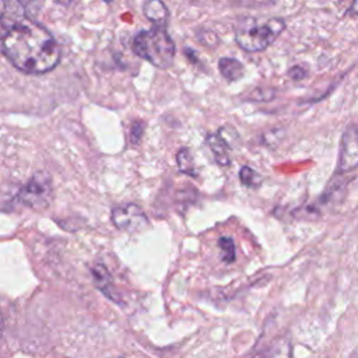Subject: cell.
Masks as SVG:
<instances>
[{"label": "cell", "mask_w": 358, "mask_h": 358, "mask_svg": "<svg viewBox=\"0 0 358 358\" xmlns=\"http://www.w3.org/2000/svg\"><path fill=\"white\" fill-rule=\"evenodd\" d=\"M0 50L28 74L48 73L60 60L56 39L27 14L20 0H0Z\"/></svg>", "instance_id": "obj_1"}, {"label": "cell", "mask_w": 358, "mask_h": 358, "mask_svg": "<svg viewBox=\"0 0 358 358\" xmlns=\"http://www.w3.org/2000/svg\"><path fill=\"white\" fill-rule=\"evenodd\" d=\"M285 21L282 18H242L235 25V41L246 52H260L270 46L274 39L284 31Z\"/></svg>", "instance_id": "obj_2"}, {"label": "cell", "mask_w": 358, "mask_h": 358, "mask_svg": "<svg viewBox=\"0 0 358 358\" xmlns=\"http://www.w3.org/2000/svg\"><path fill=\"white\" fill-rule=\"evenodd\" d=\"M133 50L158 69H168L175 57V43L165 27L138 32L133 39Z\"/></svg>", "instance_id": "obj_3"}, {"label": "cell", "mask_w": 358, "mask_h": 358, "mask_svg": "<svg viewBox=\"0 0 358 358\" xmlns=\"http://www.w3.org/2000/svg\"><path fill=\"white\" fill-rule=\"evenodd\" d=\"M52 197V183L46 173H35L20 190L18 199L32 207H43L49 203Z\"/></svg>", "instance_id": "obj_4"}, {"label": "cell", "mask_w": 358, "mask_h": 358, "mask_svg": "<svg viewBox=\"0 0 358 358\" xmlns=\"http://www.w3.org/2000/svg\"><path fill=\"white\" fill-rule=\"evenodd\" d=\"M112 222L116 228L126 231V232H138L148 227V218L143 208L137 204L127 203L116 206L112 213Z\"/></svg>", "instance_id": "obj_5"}, {"label": "cell", "mask_w": 358, "mask_h": 358, "mask_svg": "<svg viewBox=\"0 0 358 358\" xmlns=\"http://www.w3.org/2000/svg\"><path fill=\"white\" fill-rule=\"evenodd\" d=\"M358 166V123L350 124L340 141L337 173H347Z\"/></svg>", "instance_id": "obj_6"}, {"label": "cell", "mask_w": 358, "mask_h": 358, "mask_svg": "<svg viewBox=\"0 0 358 358\" xmlns=\"http://www.w3.org/2000/svg\"><path fill=\"white\" fill-rule=\"evenodd\" d=\"M347 194V180L336 175L320 196V204L324 207H334L344 201Z\"/></svg>", "instance_id": "obj_7"}, {"label": "cell", "mask_w": 358, "mask_h": 358, "mask_svg": "<svg viewBox=\"0 0 358 358\" xmlns=\"http://www.w3.org/2000/svg\"><path fill=\"white\" fill-rule=\"evenodd\" d=\"M207 143L214 154V158L217 161L218 165L221 166H227L231 164V158H229V152H228V145L227 141L222 138L221 134L218 133H210L207 136Z\"/></svg>", "instance_id": "obj_8"}, {"label": "cell", "mask_w": 358, "mask_h": 358, "mask_svg": "<svg viewBox=\"0 0 358 358\" xmlns=\"http://www.w3.org/2000/svg\"><path fill=\"white\" fill-rule=\"evenodd\" d=\"M144 15L155 24V27H165L168 20V8L162 0H147L144 7Z\"/></svg>", "instance_id": "obj_9"}, {"label": "cell", "mask_w": 358, "mask_h": 358, "mask_svg": "<svg viewBox=\"0 0 358 358\" xmlns=\"http://www.w3.org/2000/svg\"><path fill=\"white\" fill-rule=\"evenodd\" d=\"M218 69L222 77H225L229 81H236L243 76L242 63L232 57H221L218 60Z\"/></svg>", "instance_id": "obj_10"}, {"label": "cell", "mask_w": 358, "mask_h": 358, "mask_svg": "<svg viewBox=\"0 0 358 358\" xmlns=\"http://www.w3.org/2000/svg\"><path fill=\"white\" fill-rule=\"evenodd\" d=\"M176 164L178 168L182 173L189 175V176H196V168H194V162H193V157L189 148H180L176 154Z\"/></svg>", "instance_id": "obj_11"}, {"label": "cell", "mask_w": 358, "mask_h": 358, "mask_svg": "<svg viewBox=\"0 0 358 358\" xmlns=\"http://www.w3.org/2000/svg\"><path fill=\"white\" fill-rule=\"evenodd\" d=\"M292 350L291 343L285 338L274 341L266 351L267 358H291Z\"/></svg>", "instance_id": "obj_12"}, {"label": "cell", "mask_w": 358, "mask_h": 358, "mask_svg": "<svg viewBox=\"0 0 358 358\" xmlns=\"http://www.w3.org/2000/svg\"><path fill=\"white\" fill-rule=\"evenodd\" d=\"M239 180L246 187H259L263 182V178L255 169L249 166H242L239 171Z\"/></svg>", "instance_id": "obj_13"}, {"label": "cell", "mask_w": 358, "mask_h": 358, "mask_svg": "<svg viewBox=\"0 0 358 358\" xmlns=\"http://www.w3.org/2000/svg\"><path fill=\"white\" fill-rule=\"evenodd\" d=\"M218 246L221 249V259L225 263H232L235 260V243L229 236H221L218 239Z\"/></svg>", "instance_id": "obj_14"}, {"label": "cell", "mask_w": 358, "mask_h": 358, "mask_svg": "<svg viewBox=\"0 0 358 358\" xmlns=\"http://www.w3.org/2000/svg\"><path fill=\"white\" fill-rule=\"evenodd\" d=\"M294 215L305 218V220H315V218L320 217V211L315 206H308V207L299 208L298 211H294Z\"/></svg>", "instance_id": "obj_15"}, {"label": "cell", "mask_w": 358, "mask_h": 358, "mask_svg": "<svg viewBox=\"0 0 358 358\" xmlns=\"http://www.w3.org/2000/svg\"><path fill=\"white\" fill-rule=\"evenodd\" d=\"M143 130H144V124H143V122H134V123H133L131 130H130L131 141H133V143H137V141L141 138Z\"/></svg>", "instance_id": "obj_16"}, {"label": "cell", "mask_w": 358, "mask_h": 358, "mask_svg": "<svg viewBox=\"0 0 358 358\" xmlns=\"http://www.w3.org/2000/svg\"><path fill=\"white\" fill-rule=\"evenodd\" d=\"M288 76H289L292 80H302V78L306 76V70H305L302 66H294V67L289 69Z\"/></svg>", "instance_id": "obj_17"}, {"label": "cell", "mask_w": 358, "mask_h": 358, "mask_svg": "<svg viewBox=\"0 0 358 358\" xmlns=\"http://www.w3.org/2000/svg\"><path fill=\"white\" fill-rule=\"evenodd\" d=\"M350 13L354 14V15H358V0H354L351 8H350Z\"/></svg>", "instance_id": "obj_18"}, {"label": "cell", "mask_w": 358, "mask_h": 358, "mask_svg": "<svg viewBox=\"0 0 358 358\" xmlns=\"http://www.w3.org/2000/svg\"><path fill=\"white\" fill-rule=\"evenodd\" d=\"M59 4H63V6H67L71 0H56Z\"/></svg>", "instance_id": "obj_19"}, {"label": "cell", "mask_w": 358, "mask_h": 358, "mask_svg": "<svg viewBox=\"0 0 358 358\" xmlns=\"http://www.w3.org/2000/svg\"><path fill=\"white\" fill-rule=\"evenodd\" d=\"M0 330H1V315H0Z\"/></svg>", "instance_id": "obj_20"}, {"label": "cell", "mask_w": 358, "mask_h": 358, "mask_svg": "<svg viewBox=\"0 0 358 358\" xmlns=\"http://www.w3.org/2000/svg\"><path fill=\"white\" fill-rule=\"evenodd\" d=\"M105 1H106V3H110V1H112V0H105Z\"/></svg>", "instance_id": "obj_21"}]
</instances>
